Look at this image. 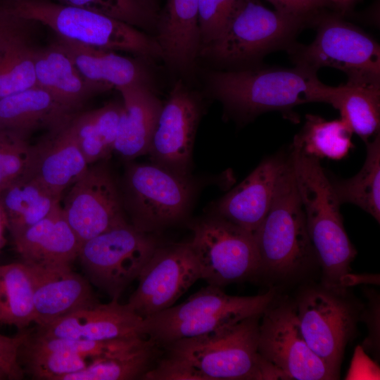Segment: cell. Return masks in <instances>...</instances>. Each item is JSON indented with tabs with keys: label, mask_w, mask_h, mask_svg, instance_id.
<instances>
[{
	"label": "cell",
	"mask_w": 380,
	"mask_h": 380,
	"mask_svg": "<svg viewBox=\"0 0 380 380\" xmlns=\"http://www.w3.org/2000/svg\"><path fill=\"white\" fill-rule=\"evenodd\" d=\"M70 122L49 130L48 135L33 146L28 172L59 196L78 180L89 165L72 133Z\"/></svg>",
	"instance_id": "cell-21"
},
{
	"label": "cell",
	"mask_w": 380,
	"mask_h": 380,
	"mask_svg": "<svg viewBox=\"0 0 380 380\" xmlns=\"http://www.w3.org/2000/svg\"><path fill=\"white\" fill-rule=\"evenodd\" d=\"M61 197L30 173L1 191L0 210L12 236L51 213Z\"/></svg>",
	"instance_id": "cell-28"
},
{
	"label": "cell",
	"mask_w": 380,
	"mask_h": 380,
	"mask_svg": "<svg viewBox=\"0 0 380 380\" xmlns=\"http://www.w3.org/2000/svg\"><path fill=\"white\" fill-rule=\"evenodd\" d=\"M34 65L36 85L75 110L91 95L102 91L82 77L57 42L46 49H37Z\"/></svg>",
	"instance_id": "cell-27"
},
{
	"label": "cell",
	"mask_w": 380,
	"mask_h": 380,
	"mask_svg": "<svg viewBox=\"0 0 380 380\" xmlns=\"http://www.w3.org/2000/svg\"><path fill=\"white\" fill-rule=\"evenodd\" d=\"M137 279L127 304L143 319L174 305L201 279L190 242L160 244Z\"/></svg>",
	"instance_id": "cell-14"
},
{
	"label": "cell",
	"mask_w": 380,
	"mask_h": 380,
	"mask_svg": "<svg viewBox=\"0 0 380 380\" xmlns=\"http://www.w3.org/2000/svg\"><path fill=\"white\" fill-rule=\"evenodd\" d=\"M144 338V336H138L96 341L79 338L50 337L39 334L31 337L28 334L27 340L30 343L40 348L68 352L84 358L89 357L94 360L129 348L139 343Z\"/></svg>",
	"instance_id": "cell-36"
},
{
	"label": "cell",
	"mask_w": 380,
	"mask_h": 380,
	"mask_svg": "<svg viewBox=\"0 0 380 380\" xmlns=\"http://www.w3.org/2000/svg\"><path fill=\"white\" fill-rule=\"evenodd\" d=\"M1 8H0V15H1Z\"/></svg>",
	"instance_id": "cell-46"
},
{
	"label": "cell",
	"mask_w": 380,
	"mask_h": 380,
	"mask_svg": "<svg viewBox=\"0 0 380 380\" xmlns=\"http://www.w3.org/2000/svg\"><path fill=\"white\" fill-rule=\"evenodd\" d=\"M235 1L236 0H199L198 26L201 47L217 37Z\"/></svg>",
	"instance_id": "cell-39"
},
{
	"label": "cell",
	"mask_w": 380,
	"mask_h": 380,
	"mask_svg": "<svg viewBox=\"0 0 380 380\" xmlns=\"http://www.w3.org/2000/svg\"><path fill=\"white\" fill-rule=\"evenodd\" d=\"M253 235L260 272L288 276L316 256L296 186L291 153L271 207Z\"/></svg>",
	"instance_id": "cell-7"
},
{
	"label": "cell",
	"mask_w": 380,
	"mask_h": 380,
	"mask_svg": "<svg viewBox=\"0 0 380 380\" xmlns=\"http://www.w3.org/2000/svg\"><path fill=\"white\" fill-rule=\"evenodd\" d=\"M309 23L308 19L270 10L259 0H236L220 34L201 46L199 53L224 64L253 63L279 49H287Z\"/></svg>",
	"instance_id": "cell-6"
},
{
	"label": "cell",
	"mask_w": 380,
	"mask_h": 380,
	"mask_svg": "<svg viewBox=\"0 0 380 380\" xmlns=\"http://www.w3.org/2000/svg\"><path fill=\"white\" fill-rule=\"evenodd\" d=\"M28 334L21 333L15 336L0 334V370L10 379H20L24 371L19 361L20 350Z\"/></svg>",
	"instance_id": "cell-41"
},
{
	"label": "cell",
	"mask_w": 380,
	"mask_h": 380,
	"mask_svg": "<svg viewBox=\"0 0 380 380\" xmlns=\"http://www.w3.org/2000/svg\"><path fill=\"white\" fill-rule=\"evenodd\" d=\"M367 154L360 171L346 180L331 181L340 204H354L380 221V134L366 142Z\"/></svg>",
	"instance_id": "cell-32"
},
{
	"label": "cell",
	"mask_w": 380,
	"mask_h": 380,
	"mask_svg": "<svg viewBox=\"0 0 380 380\" xmlns=\"http://www.w3.org/2000/svg\"><path fill=\"white\" fill-rule=\"evenodd\" d=\"M193 192L189 177L155 163L130 164L125 174L121 196L131 224L152 233L184 218Z\"/></svg>",
	"instance_id": "cell-9"
},
{
	"label": "cell",
	"mask_w": 380,
	"mask_h": 380,
	"mask_svg": "<svg viewBox=\"0 0 380 380\" xmlns=\"http://www.w3.org/2000/svg\"><path fill=\"white\" fill-rule=\"evenodd\" d=\"M159 245L151 233L127 222L82 243L77 258L91 282L118 300Z\"/></svg>",
	"instance_id": "cell-10"
},
{
	"label": "cell",
	"mask_w": 380,
	"mask_h": 380,
	"mask_svg": "<svg viewBox=\"0 0 380 380\" xmlns=\"http://www.w3.org/2000/svg\"><path fill=\"white\" fill-rule=\"evenodd\" d=\"M353 132L341 118L327 120L308 114L301 130L294 137L293 146L304 153L316 157L339 160L352 147Z\"/></svg>",
	"instance_id": "cell-33"
},
{
	"label": "cell",
	"mask_w": 380,
	"mask_h": 380,
	"mask_svg": "<svg viewBox=\"0 0 380 380\" xmlns=\"http://www.w3.org/2000/svg\"><path fill=\"white\" fill-rule=\"evenodd\" d=\"M118 90L123 103L113 151L129 160L148 153L163 105L148 84H132Z\"/></svg>",
	"instance_id": "cell-22"
},
{
	"label": "cell",
	"mask_w": 380,
	"mask_h": 380,
	"mask_svg": "<svg viewBox=\"0 0 380 380\" xmlns=\"http://www.w3.org/2000/svg\"><path fill=\"white\" fill-rule=\"evenodd\" d=\"M274 10L291 15L309 20L313 23L315 17L328 8L333 9L328 0H267Z\"/></svg>",
	"instance_id": "cell-42"
},
{
	"label": "cell",
	"mask_w": 380,
	"mask_h": 380,
	"mask_svg": "<svg viewBox=\"0 0 380 380\" xmlns=\"http://www.w3.org/2000/svg\"><path fill=\"white\" fill-rule=\"evenodd\" d=\"M75 114V110L35 85L0 99V130L25 137L41 128L51 130L62 126Z\"/></svg>",
	"instance_id": "cell-24"
},
{
	"label": "cell",
	"mask_w": 380,
	"mask_h": 380,
	"mask_svg": "<svg viewBox=\"0 0 380 380\" xmlns=\"http://www.w3.org/2000/svg\"><path fill=\"white\" fill-rule=\"evenodd\" d=\"M336 12L343 14L349 11L358 0H328Z\"/></svg>",
	"instance_id": "cell-43"
},
{
	"label": "cell",
	"mask_w": 380,
	"mask_h": 380,
	"mask_svg": "<svg viewBox=\"0 0 380 380\" xmlns=\"http://www.w3.org/2000/svg\"><path fill=\"white\" fill-rule=\"evenodd\" d=\"M3 1H4V0H0V2Z\"/></svg>",
	"instance_id": "cell-47"
},
{
	"label": "cell",
	"mask_w": 380,
	"mask_h": 380,
	"mask_svg": "<svg viewBox=\"0 0 380 380\" xmlns=\"http://www.w3.org/2000/svg\"><path fill=\"white\" fill-rule=\"evenodd\" d=\"M6 377L5 374L0 370V379Z\"/></svg>",
	"instance_id": "cell-45"
},
{
	"label": "cell",
	"mask_w": 380,
	"mask_h": 380,
	"mask_svg": "<svg viewBox=\"0 0 380 380\" xmlns=\"http://www.w3.org/2000/svg\"><path fill=\"white\" fill-rule=\"evenodd\" d=\"M290 153L308 235L322 269L323 284L343 288L357 251L345 230L341 204L319 159L293 146Z\"/></svg>",
	"instance_id": "cell-2"
},
{
	"label": "cell",
	"mask_w": 380,
	"mask_h": 380,
	"mask_svg": "<svg viewBox=\"0 0 380 380\" xmlns=\"http://www.w3.org/2000/svg\"><path fill=\"white\" fill-rule=\"evenodd\" d=\"M32 156L25 137L0 130V192L29 172Z\"/></svg>",
	"instance_id": "cell-37"
},
{
	"label": "cell",
	"mask_w": 380,
	"mask_h": 380,
	"mask_svg": "<svg viewBox=\"0 0 380 380\" xmlns=\"http://www.w3.org/2000/svg\"><path fill=\"white\" fill-rule=\"evenodd\" d=\"M58 3L94 11L134 27L149 28L158 16L151 0H53Z\"/></svg>",
	"instance_id": "cell-35"
},
{
	"label": "cell",
	"mask_w": 380,
	"mask_h": 380,
	"mask_svg": "<svg viewBox=\"0 0 380 380\" xmlns=\"http://www.w3.org/2000/svg\"><path fill=\"white\" fill-rule=\"evenodd\" d=\"M13 238L22 262L34 267H71L80 246L61 205Z\"/></svg>",
	"instance_id": "cell-20"
},
{
	"label": "cell",
	"mask_w": 380,
	"mask_h": 380,
	"mask_svg": "<svg viewBox=\"0 0 380 380\" xmlns=\"http://www.w3.org/2000/svg\"><path fill=\"white\" fill-rule=\"evenodd\" d=\"M190 241L208 285L223 288L244 281L260 272L254 235L215 215L191 226Z\"/></svg>",
	"instance_id": "cell-11"
},
{
	"label": "cell",
	"mask_w": 380,
	"mask_h": 380,
	"mask_svg": "<svg viewBox=\"0 0 380 380\" xmlns=\"http://www.w3.org/2000/svg\"><path fill=\"white\" fill-rule=\"evenodd\" d=\"M4 224V221L0 210V251L4 245V239L3 236V225Z\"/></svg>",
	"instance_id": "cell-44"
},
{
	"label": "cell",
	"mask_w": 380,
	"mask_h": 380,
	"mask_svg": "<svg viewBox=\"0 0 380 380\" xmlns=\"http://www.w3.org/2000/svg\"><path fill=\"white\" fill-rule=\"evenodd\" d=\"M82 77L102 91L136 83L151 84L149 75L135 61L113 51L85 46L58 37Z\"/></svg>",
	"instance_id": "cell-26"
},
{
	"label": "cell",
	"mask_w": 380,
	"mask_h": 380,
	"mask_svg": "<svg viewBox=\"0 0 380 380\" xmlns=\"http://www.w3.org/2000/svg\"><path fill=\"white\" fill-rule=\"evenodd\" d=\"M270 289L252 296L225 293L208 285L183 303L143 319L141 334L161 348L180 339L201 336L262 314L273 302Z\"/></svg>",
	"instance_id": "cell-5"
},
{
	"label": "cell",
	"mask_w": 380,
	"mask_h": 380,
	"mask_svg": "<svg viewBox=\"0 0 380 380\" xmlns=\"http://www.w3.org/2000/svg\"><path fill=\"white\" fill-rule=\"evenodd\" d=\"M70 126L89 165L110 155L96 129L92 110L76 114Z\"/></svg>",
	"instance_id": "cell-38"
},
{
	"label": "cell",
	"mask_w": 380,
	"mask_h": 380,
	"mask_svg": "<svg viewBox=\"0 0 380 380\" xmlns=\"http://www.w3.org/2000/svg\"><path fill=\"white\" fill-rule=\"evenodd\" d=\"M199 0H166L158 16L157 37L163 59L173 69L191 70L201 48Z\"/></svg>",
	"instance_id": "cell-23"
},
{
	"label": "cell",
	"mask_w": 380,
	"mask_h": 380,
	"mask_svg": "<svg viewBox=\"0 0 380 380\" xmlns=\"http://www.w3.org/2000/svg\"><path fill=\"white\" fill-rule=\"evenodd\" d=\"M20 360L37 379L58 380L61 376L76 372L87 365L83 357L40 348L28 342L27 338L20 348Z\"/></svg>",
	"instance_id": "cell-34"
},
{
	"label": "cell",
	"mask_w": 380,
	"mask_h": 380,
	"mask_svg": "<svg viewBox=\"0 0 380 380\" xmlns=\"http://www.w3.org/2000/svg\"><path fill=\"white\" fill-rule=\"evenodd\" d=\"M295 309L308 346L338 379L345 348L357 321L356 310L344 296L343 288L309 289Z\"/></svg>",
	"instance_id": "cell-12"
},
{
	"label": "cell",
	"mask_w": 380,
	"mask_h": 380,
	"mask_svg": "<svg viewBox=\"0 0 380 380\" xmlns=\"http://www.w3.org/2000/svg\"><path fill=\"white\" fill-rule=\"evenodd\" d=\"M145 380H205L184 358L165 352L144 375Z\"/></svg>",
	"instance_id": "cell-40"
},
{
	"label": "cell",
	"mask_w": 380,
	"mask_h": 380,
	"mask_svg": "<svg viewBox=\"0 0 380 380\" xmlns=\"http://www.w3.org/2000/svg\"><path fill=\"white\" fill-rule=\"evenodd\" d=\"M289 160V154L265 158L242 182L217 202L215 215L254 234L271 207Z\"/></svg>",
	"instance_id": "cell-17"
},
{
	"label": "cell",
	"mask_w": 380,
	"mask_h": 380,
	"mask_svg": "<svg viewBox=\"0 0 380 380\" xmlns=\"http://www.w3.org/2000/svg\"><path fill=\"white\" fill-rule=\"evenodd\" d=\"M262 314L201 336L176 341L163 349L186 360L205 380L282 379L281 372L258 353Z\"/></svg>",
	"instance_id": "cell-4"
},
{
	"label": "cell",
	"mask_w": 380,
	"mask_h": 380,
	"mask_svg": "<svg viewBox=\"0 0 380 380\" xmlns=\"http://www.w3.org/2000/svg\"><path fill=\"white\" fill-rule=\"evenodd\" d=\"M201 106L194 92L177 81L163 105L148 153L155 163L189 177L192 148Z\"/></svg>",
	"instance_id": "cell-16"
},
{
	"label": "cell",
	"mask_w": 380,
	"mask_h": 380,
	"mask_svg": "<svg viewBox=\"0 0 380 380\" xmlns=\"http://www.w3.org/2000/svg\"><path fill=\"white\" fill-rule=\"evenodd\" d=\"M163 351V348L146 337L129 348L94 359L84 369L62 376L58 380L143 379Z\"/></svg>",
	"instance_id": "cell-29"
},
{
	"label": "cell",
	"mask_w": 380,
	"mask_h": 380,
	"mask_svg": "<svg viewBox=\"0 0 380 380\" xmlns=\"http://www.w3.org/2000/svg\"><path fill=\"white\" fill-rule=\"evenodd\" d=\"M62 208L80 245L127 223L122 196L110 170L103 164L89 165L70 186Z\"/></svg>",
	"instance_id": "cell-15"
},
{
	"label": "cell",
	"mask_w": 380,
	"mask_h": 380,
	"mask_svg": "<svg viewBox=\"0 0 380 380\" xmlns=\"http://www.w3.org/2000/svg\"><path fill=\"white\" fill-rule=\"evenodd\" d=\"M34 322L29 266L23 262L0 265V323L21 329Z\"/></svg>",
	"instance_id": "cell-31"
},
{
	"label": "cell",
	"mask_w": 380,
	"mask_h": 380,
	"mask_svg": "<svg viewBox=\"0 0 380 380\" xmlns=\"http://www.w3.org/2000/svg\"><path fill=\"white\" fill-rule=\"evenodd\" d=\"M0 6L20 18L46 25L58 37L72 42L163 59L156 38L131 25L94 11L53 0H4Z\"/></svg>",
	"instance_id": "cell-3"
},
{
	"label": "cell",
	"mask_w": 380,
	"mask_h": 380,
	"mask_svg": "<svg viewBox=\"0 0 380 380\" xmlns=\"http://www.w3.org/2000/svg\"><path fill=\"white\" fill-rule=\"evenodd\" d=\"M143 318L127 303L112 299L96 303L39 327V335L101 341L144 336Z\"/></svg>",
	"instance_id": "cell-18"
},
{
	"label": "cell",
	"mask_w": 380,
	"mask_h": 380,
	"mask_svg": "<svg viewBox=\"0 0 380 380\" xmlns=\"http://www.w3.org/2000/svg\"><path fill=\"white\" fill-rule=\"evenodd\" d=\"M272 303L260 317L258 344L260 356L277 369L285 379H337L308 346L295 306Z\"/></svg>",
	"instance_id": "cell-13"
},
{
	"label": "cell",
	"mask_w": 380,
	"mask_h": 380,
	"mask_svg": "<svg viewBox=\"0 0 380 380\" xmlns=\"http://www.w3.org/2000/svg\"><path fill=\"white\" fill-rule=\"evenodd\" d=\"M0 99L36 85L28 28L34 22L0 7Z\"/></svg>",
	"instance_id": "cell-25"
},
{
	"label": "cell",
	"mask_w": 380,
	"mask_h": 380,
	"mask_svg": "<svg viewBox=\"0 0 380 380\" xmlns=\"http://www.w3.org/2000/svg\"><path fill=\"white\" fill-rule=\"evenodd\" d=\"M365 142L379 133L380 82H350L335 87L329 103Z\"/></svg>",
	"instance_id": "cell-30"
},
{
	"label": "cell",
	"mask_w": 380,
	"mask_h": 380,
	"mask_svg": "<svg viewBox=\"0 0 380 380\" xmlns=\"http://www.w3.org/2000/svg\"><path fill=\"white\" fill-rule=\"evenodd\" d=\"M208 84L215 98L246 120L279 111L293 120L295 106L310 102L329 103L335 89L321 82L317 72L297 65L213 72L208 75Z\"/></svg>",
	"instance_id": "cell-1"
},
{
	"label": "cell",
	"mask_w": 380,
	"mask_h": 380,
	"mask_svg": "<svg viewBox=\"0 0 380 380\" xmlns=\"http://www.w3.org/2000/svg\"><path fill=\"white\" fill-rule=\"evenodd\" d=\"M29 267L38 327L97 303L89 283L71 267Z\"/></svg>",
	"instance_id": "cell-19"
},
{
	"label": "cell",
	"mask_w": 380,
	"mask_h": 380,
	"mask_svg": "<svg viewBox=\"0 0 380 380\" xmlns=\"http://www.w3.org/2000/svg\"><path fill=\"white\" fill-rule=\"evenodd\" d=\"M338 12L319 13L313 23L317 34L313 42H296L288 49L293 62L317 72L331 67L345 72L348 82H380V47L369 34L346 21Z\"/></svg>",
	"instance_id": "cell-8"
}]
</instances>
